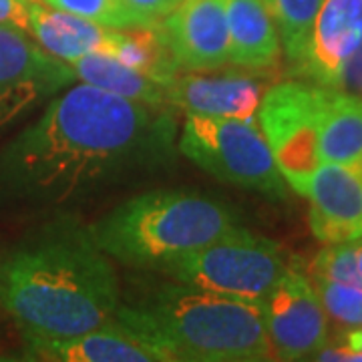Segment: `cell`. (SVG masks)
I'll return each instance as SVG.
<instances>
[{
    "mask_svg": "<svg viewBox=\"0 0 362 362\" xmlns=\"http://www.w3.org/2000/svg\"><path fill=\"white\" fill-rule=\"evenodd\" d=\"M180 151L218 181L270 199H286V181L258 123L187 115Z\"/></svg>",
    "mask_w": 362,
    "mask_h": 362,
    "instance_id": "obj_6",
    "label": "cell"
},
{
    "mask_svg": "<svg viewBox=\"0 0 362 362\" xmlns=\"http://www.w3.org/2000/svg\"><path fill=\"white\" fill-rule=\"evenodd\" d=\"M312 286L322 302L328 318L346 328L362 326V288L340 284L324 278H312Z\"/></svg>",
    "mask_w": 362,
    "mask_h": 362,
    "instance_id": "obj_22",
    "label": "cell"
},
{
    "mask_svg": "<svg viewBox=\"0 0 362 362\" xmlns=\"http://www.w3.org/2000/svg\"><path fill=\"white\" fill-rule=\"evenodd\" d=\"M0 25L28 28V0H0Z\"/></svg>",
    "mask_w": 362,
    "mask_h": 362,
    "instance_id": "obj_26",
    "label": "cell"
},
{
    "mask_svg": "<svg viewBox=\"0 0 362 362\" xmlns=\"http://www.w3.org/2000/svg\"><path fill=\"white\" fill-rule=\"evenodd\" d=\"M350 352V361H362V326L349 330L344 338L340 340Z\"/></svg>",
    "mask_w": 362,
    "mask_h": 362,
    "instance_id": "obj_27",
    "label": "cell"
},
{
    "mask_svg": "<svg viewBox=\"0 0 362 362\" xmlns=\"http://www.w3.org/2000/svg\"><path fill=\"white\" fill-rule=\"evenodd\" d=\"M159 26L180 71L207 73L230 63L226 0H181Z\"/></svg>",
    "mask_w": 362,
    "mask_h": 362,
    "instance_id": "obj_10",
    "label": "cell"
},
{
    "mask_svg": "<svg viewBox=\"0 0 362 362\" xmlns=\"http://www.w3.org/2000/svg\"><path fill=\"white\" fill-rule=\"evenodd\" d=\"M264 320L278 361L314 358L330 342L328 314L296 262L264 300Z\"/></svg>",
    "mask_w": 362,
    "mask_h": 362,
    "instance_id": "obj_9",
    "label": "cell"
},
{
    "mask_svg": "<svg viewBox=\"0 0 362 362\" xmlns=\"http://www.w3.org/2000/svg\"><path fill=\"white\" fill-rule=\"evenodd\" d=\"M0 304L26 340H63L113 322L119 284L89 230L63 223L6 259Z\"/></svg>",
    "mask_w": 362,
    "mask_h": 362,
    "instance_id": "obj_2",
    "label": "cell"
},
{
    "mask_svg": "<svg viewBox=\"0 0 362 362\" xmlns=\"http://www.w3.org/2000/svg\"><path fill=\"white\" fill-rule=\"evenodd\" d=\"M280 35V45L292 71H296L310 37V28L322 0H264Z\"/></svg>",
    "mask_w": 362,
    "mask_h": 362,
    "instance_id": "obj_20",
    "label": "cell"
},
{
    "mask_svg": "<svg viewBox=\"0 0 362 362\" xmlns=\"http://www.w3.org/2000/svg\"><path fill=\"white\" fill-rule=\"evenodd\" d=\"M26 33L37 40L40 49L65 63H73L93 52L113 54L123 35L121 28L97 25L77 14L57 11L39 0H28Z\"/></svg>",
    "mask_w": 362,
    "mask_h": 362,
    "instance_id": "obj_15",
    "label": "cell"
},
{
    "mask_svg": "<svg viewBox=\"0 0 362 362\" xmlns=\"http://www.w3.org/2000/svg\"><path fill=\"white\" fill-rule=\"evenodd\" d=\"M238 226V214L197 189L135 195L87 228L97 247L117 262L163 272Z\"/></svg>",
    "mask_w": 362,
    "mask_h": 362,
    "instance_id": "obj_4",
    "label": "cell"
},
{
    "mask_svg": "<svg viewBox=\"0 0 362 362\" xmlns=\"http://www.w3.org/2000/svg\"><path fill=\"white\" fill-rule=\"evenodd\" d=\"M57 11L77 14L97 25L109 28H137V26H156L135 14L125 0H39Z\"/></svg>",
    "mask_w": 362,
    "mask_h": 362,
    "instance_id": "obj_21",
    "label": "cell"
},
{
    "mask_svg": "<svg viewBox=\"0 0 362 362\" xmlns=\"http://www.w3.org/2000/svg\"><path fill=\"white\" fill-rule=\"evenodd\" d=\"M73 81L69 63L40 49L25 30L0 25V133Z\"/></svg>",
    "mask_w": 362,
    "mask_h": 362,
    "instance_id": "obj_8",
    "label": "cell"
},
{
    "mask_svg": "<svg viewBox=\"0 0 362 362\" xmlns=\"http://www.w3.org/2000/svg\"><path fill=\"white\" fill-rule=\"evenodd\" d=\"M180 2L181 0H125L133 13L139 14L151 25H159Z\"/></svg>",
    "mask_w": 362,
    "mask_h": 362,
    "instance_id": "obj_25",
    "label": "cell"
},
{
    "mask_svg": "<svg viewBox=\"0 0 362 362\" xmlns=\"http://www.w3.org/2000/svg\"><path fill=\"white\" fill-rule=\"evenodd\" d=\"M292 264L278 242L235 226L163 274L180 284L264 304Z\"/></svg>",
    "mask_w": 362,
    "mask_h": 362,
    "instance_id": "obj_5",
    "label": "cell"
},
{
    "mask_svg": "<svg viewBox=\"0 0 362 362\" xmlns=\"http://www.w3.org/2000/svg\"><path fill=\"white\" fill-rule=\"evenodd\" d=\"M362 45V0H322L296 75L337 87L344 63Z\"/></svg>",
    "mask_w": 362,
    "mask_h": 362,
    "instance_id": "obj_12",
    "label": "cell"
},
{
    "mask_svg": "<svg viewBox=\"0 0 362 362\" xmlns=\"http://www.w3.org/2000/svg\"><path fill=\"white\" fill-rule=\"evenodd\" d=\"M312 278H324L362 288V276L356 262V242L328 244L320 250L312 264Z\"/></svg>",
    "mask_w": 362,
    "mask_h": 362,
    "instance_id": "obj_23",
    "label": "cell"
},
{
    "mask_svg": "<svg viewBox=\"0 0 362 362\" xmlns=\"http://www.w3.org/2000/svg\"><path fill=\"white\" fill-rule=\"evenodd\" d=\"M115 320L156 340L173 361H276L264 306L242 298L173 282L119 306Z\"/></svg>",
    "mask_w": 362,
    "mask_h": 362,
    "instance_id": "obj_3",
    "label": "cell"
},
{
    "mask_svg": "<svg viewBox=\"0 0 362 362\" xmlns=\"http://www.w3.org/2000/svg\"><path fill=\"white\" fill-rule=\"evenodd\" d=\"M334 89L346 90L350 95L362 97V45L352 52V57L344 63Z\"/></svg>",
    "mask_w": 362,
    "mask_h": 362,
    "instance_id": "obj_24",
    "label": "cell"
},
{
    "mask_svg": "<svg viewBox=\"0 0 362 362\" xmlns=\"http://www.w3.org/2000/svg\"><path fill=\"white\" fill-rule=\"evenodd\" d=\"M324 87L304 81H284L264 90L258 125L270 145L284 181L306 195L314 171L320 168L318 125Z\"/></svg>",
    "mask_w": 362,
    "mask_h": 362,
    "instance_id": "obj_7",
    "label": "cell"
},
{
    "mask_svg": "<svg viewBox=\"0 0 362 362\" xmlns=\"http://www.w3.org/2000/svg\"><path fill=\"white\" fill-rule=\"evenodd\" d=\"M26 354L52 362H173L156 340L117 320L73 338L26 340Z\"/></svg>",
    "mask_w": 362,
    "mask_h": 362,
    "instance_id": "obj_13",
    "label": "cell"
},
{
    "mask_svg": "<svg viewBox=\"0 0 362 362\" xmlns=\"http://www.w3.org/2000/svg\"><path fill=\"white\" fill-rule=\"evenodd\" d=\"M312 233L324 244L362 238V161L352 165L322 163L308 192Z\"/></svg>",
    "mask_w": 362,
    "mask_h": 362,
    "instance_id": "obj_11",
    "label": "cell"
},
{
    "mask_svg": "<svg viewBox=\"0 0 362 362\" xmlns=\"http://www.w3.org/2000/svg\"><path fill=\"white\" fill-rule=\"evenodd\" d=\"M356 262H358V270H361L362 276V238L356 240Z\"/></svg>",
    "mask_w": 362,
    "mask_h": 362,
    "instance_id": "obj_28",
    "label": "cell"
},
{
    "mask_svg": "<svg viewBox=\"0 0 362 362\" xmlns=\"http://www.w3.org/2000/svg\"><path fill=\"white\" fill-rule=\"evenodd\" d=\"M320 163L352 165L362 161V97L324 87L318 125Z\"/></svg>",
    "mask_w": 362,
    "mask_h": 362,
    "instance_id": "obj_17",
    "label": "cell"
},
{
    "mask_svg": "<svg viewBox=\"0 0 362 362\" xmlns=\"http://www.w3.org/2000/svg\"><path fill=\"white\" fill-rule=\"evenodd\" d=\"M264 87L258 78L240 73L226 75H177L165 87V103L185 115L242 119L258 123V109Z\"/></svg>",
    "mask_w": 362,
    "mask_h": 362,
    "instance_id": "obj_14",
    "label": "cell"
},
{
    "mask_svg": "<svg viewBox=\"0 0 362 362\" xmlns=\"http://www.w3.org/2000/svg\"><path fill=\"white\" fill-rule=\"evenodd\" d=\"M230 63L246 71L276 69L282 57L280 35L264 0H226Z\"/></svg>",
    "mask_w": 362,
    "mask_h": 362,
    "instance_id": "obj_16",
    "label": "cell"
},
{
    "mask_svg": "<svg viewBox=\"0 0 362 362\" xmlns=\"http://www.w3.org/2000/svg\"><path fill=\"white\" fill-rule=\"evenodd\" d=\"M111 57L163 87H168L180 75L159 25L123 28L121 40L117 42Z\"/></svg>",
    "mask_w": 362,
    "mask_h": 362,
    "instance_id": "obj_19",
    "label": "cell"
},
{
    "mask_svg": "<svg viewBox=\"0 0 362 362\" xmlns=\"http://www.w3.org/2000/svg\"><path fill=\"white\" fill-rule=\"evenodd\" d=\"M175 119L159 105L75 85L0 149V207L73 204L173 157Z\"/></svg>",
    "mask_w": 362,
    "mask_h": 362,
    "instance_id": "obj_1",
    "label": "cell"
},
{
    "mask_svg": "<svg viewBox=\"0 0 362 362\" xmlns=\"http://www.w3.org/2000/svg\"><path fill=\"white\" fill-rule=\"evenodd\" d=\"M69 66L73 69L75 78L85 85L145 105H159V107L165 105L163 85L156 83L153 78L145 77L125 63L117 61L111 54H105V52L85 54L77 61L69 63Z\"/></svg>",
    "mask_w": 362,
    "mask_h": 362,
    "instance_id": "obj_18",
    "label": "cell"
}]
</instances>
